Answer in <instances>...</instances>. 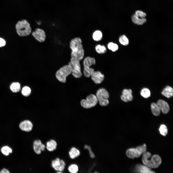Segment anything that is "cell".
Here are the masks:
<instances>
[{
  "instance_id": "obj_1",
  "label": "cell",
  "mask_w": 173,
  "mask_h": 173,
  "mask_svg": "<svg viewBox=\"0 0 173 173\" xmlns=\"http://www.w3.org/2000/svg\"><path fill=\"white\" fill-rule=\"evenodd\" d=\"M69 46L71 50V58L80 61L83 59L84 52L80 38L77 37L71 39Z\"/></svg>"
},
{
  "instance_id": "obj_2",
  "label": "cell",
  "mask_w": 173,
  "mask_h": 173,
  "mask_svg": "<svg viewBox=\"0 0 173 173\" xmlns=\"http://www.w3.org/2000/svg\"><path fill=\"white\" fill-rule=\"evenodd\" d=\"M151 154L149 152H146L143 154L142 160L144 164L150 168H155L158 167L161 164V159L158 155H153L152 157L151 160L148 158L150 157Z\"/></svg>"
},
{
  "instance_id": "obj_3",
  "label": "cell",
  "mask_w": 173,
  "mask_h": 173,
  "mask_svg": "<svg viewBox=\"0 0 173 173\" xmlns=\"http://www.w3.org/2000/svg\"><path fill=\"white\" fill-rule=\"evenodd\" d=\"M15 28L17 34L20 36H27L32 32L30 24L25 19L18 22L16 25Z\"/></svg>"
},
{
  "instance_id": "obj_4",
  "label": "cell",
  "mask_w": 173,
  "mask_h": 173,
  "mask_svg": "<svg viewBox=\"0 0 173 173\" xmlns=\"http://www.w3.org/2000/svg\"><path fill=\"white\" fill-rule=\"evenodd\" d=\"M71 73V68L68 64L63 66L58 70L56 72L55 76L59 81L64 83L66 81L67 77Z\"/></svg>"
},
{
  "instance_id": "obj_5",
  "label": "cell",
  "mask_w": 173,
  "mask_h": 173,
  "mask_svg": "<svg viewBox=\"0 0 173 173\" xmlns=\"http://www.w3.org/2000/svg\"><path fill=\"white\" fill-rule=\"evenodd\" d=\"M96 96L99 105L101 106H107L109 103L108 99L109 94L107 90L104 88L99 89L96 93Z\"/></svg>"
},
{
  "instance_id": "obj_6",
  "label": "cell",
  "mask_w": 173,
  "mask_h": 173,
  "mask_svg": "<svg viewBox=\"0 0 173 173\" xmlns=\"http://www.w3.org/2000/svg\"><path fill=\"white\" fill-rule=\"evenodd\" d=\"M72 70L71 74L76 78H79L82 76L80 61L71 58L68 63Z\"/></svg>"
},
{
  "instance_id": "obj_7",
  "label": "cell",
  "mask_w": 173,
  "mask_h": 173,
  "mask_svg": "<svg viewBox=\"0 0 173 173\" xmlns=\"http://www.w3.org/2000/svg\"><path fill=\"white\" fill-rule=\"evenodd\" d=\"M98 101L96 95L91 94L88 96L86 99H82L80 102L81 106L83 108L89 109L95 106L97 104Z\"/></svg>"
},
{
  "instance_id": "obj_8",
  "label": "cell",
  "mask_w": 173,
  "mask_h": 173,
  "mask_svg": "<svg viewBox=\"0 0 173 173\" xmlns=\"http://www.w3.org/2000/svg\"><path fill=\"white\" fill-rule=\"evenodd\" d=\"M51 165L55 171L59 172L57 173H62L65 169L66 163L63 160L57 158L52 161Z\"/></svg>"
},
{
  "instance_id": "obj_9",
  "label": "cell",
  "mask_w": 173,
  "mask_h": 173,
  "mask_svg": "<svg viewBox=\"0 0 173 173\" xmlns=\"http://www.w3.org/2000/svg\"><path fill=\"white\" fill-rule=\"evenodd\" d=\"M31 33L33 37L38 42L43 43L45 41L46 35L45 32L43 30L37 28Z\"/></svg>"
},
{
  "instance_id": "obj_10",
  "label": "cell",
  "mask_w": 173,
  "mask_h": 173,
  "mask_svg": "<svg viewBox=\"0 0 173 173\" xmlns=\"http://www.w3.org/2000/svg\"><path fill=\"white\" fill-rule=\"evenodd\" d=\"M45 145L42 143L40 140H36L33 143V148L35 152L37 154H39L42 151H44L45 148Z\"/></svg>"
},
{
  "instance_id": "obj_11",
  "label": "cell",
  "mask_w": 173,
  "mask_h": 173,
  "mask_svg": "<svg viewBox=\"0 0 173 173\" xmlns=\"http://www.w3.org/2000/svg\"><path fill=\"white\" fill-rule=\"evenodd\" d=\"M132 93V91L131 89H124L122 92L121 99L123 101L125 102L131 101L133 98Z\"/></svg>"
},
{
  "instance_id": "obj_12",
  "label": "cell",
  "mask_w": 173,
  "mask_h": 173,
  "mask_svg": "<svg viewBox=\"0 0 173 173\" xmlns=\"http://www.w3.org/2000/svg\"><path fill=\"white\" fill-rule=\"evenodd\" d=\"M19 127L22 130L29 132L32 130L33 124L29 120H25L21 122L19 124Z\"/></svg>"
},
{
  "instance_id": "obj_13",
  "label": "cell",
  "mask_w": 173,
  "mask_h": 173,
  "mask_svg": "<svg viewBox=\"0 0 173 173\" xmlns=\"http://www.w3.org/2000/svg\"><path fill=\"white\" fill-rule=\"evenodd\" d=\"M91 79L96 84H99L103 81L104 75L99 71H95L91 76Z\"/></svg>"
},
{
  "instance_id": "obj_14",
  "label": "cell",
  "mask_w": 173,
  "mask_h": 173,
  "mask_svg": "<svg viewBox=\"0 0 173 173\" xmlns=\"http://www.w3.org/2000/svg\"><path fill=\"white\" fill-rule=\"evenodd\" d=\"M156 104L163 113L167 114L169 111L170 110L169 106L168 103L165 101L159 99Z\"/></svg>"
},
{
  "instance_id": "obj_15",
  "label": "cell",
  "mask_w": 173,
  "mask_h": 173,
  "mask_svg": "<svg viewBox=\"0 0 173 173\" xmlns=\"http://www.w3.org/2000/svg\"><path fill=\"white\" fill-rule=\"evenodd\" d=\"M142 154L136 148H131L128 149L126 152V154L129 158L134 159L138 158Z\"/></svg>"
},
{
  "instance_id": "obj_16",
  "label": "cell",
  "mask_w": 173,
  "mask_h": 173,
  "mask_svg": "<svg viewBox=\"0 0 173 173\" xmlns=\"http://www.w3.org/2000/svg\"><path fill=\"white\" fill-rule=\"evenodd\" d=\"M136 171L140 173H154L150 167L146 166L141 165H137L135 168Z\"/></svg>"
},
{
  "instance_id": "obj_17",
  "label": "cell",
  "mask_w": 173,
  "mask_h": 173,
  "mask_svg": "<svg viewBox=\"0 0 173 173\" xmlns=\"http://www.w3.org/2000/svg\"><path fill=\"white\" fill-rule=\"evenodd\" d=\"M57 146V143L56 141L51 139L46 142V147L49 151L52 152L56 149Z\"/></svg>"
},
{
  "instance_id": "obj_18",
  "label": "cell",
  "mask_w": 173,
  "mask_h": 173,
  "mask_svg": "<svg viewBox=\"0 0 173 173\" xmlns=\"http://www.w3.org/2000/svg\"><path fill=\"white\" fill-rule=\"evenodd\" d=\"M161 94L165 97L170 98L173 96V89L170 86H167L163 89L161 92Z\"/></svg>"
},
{
  "instance_id": "obj_19",
  "label": "cell",
  "mask_w": 173,
  "mask_h": 173,
  "mask_svg": "<svg viewBox=\"0 0 173 173\" xmlns=\"http://www.w3.org/2000/svg\"><path fill=\"white\" fill-rule=\"evenodd\" d=\"M96 64V61L93 57L89 56L86 57L83 61L84 67H90Z\"/></svg>"
},
{
  "instance_id": "obj_20",
  "label": "cell",
  "mask_w": 173,
  "mask_h": 173,
  "mask_svg": "<svg viewBox=\"0 0 173 173\" xmlns=\"http://www.w3.org/2000/svg\"><path fill=\"white\" fill-rule=\"evenodd\" d=\"M132 22L135 24L138 25H141L145 23L146 21L145 18H141L136 16L135 14L132 17Z\"/></svg>"
},
{
  "instance_id": "obj_21",
  "label": "cell",
  "mask_w": 173,
  "mask_h": 173,
  "mask_svg": "<svg viewBox=\"0 0 173 173\" xmlns=\"http://www.w3.org/2000/svg\"><path fill=\"white\" fill-rule=\"evenodd\" d=\"M151 108L152 112L155 116H159L161 110L156 103H152L151 105Z\"/></svg>"
},
{
  "instance_id": "obj_22",
  "label": "cell",
  "mask_w": 173,
  "mask_h": 173,
  "mask_svg": "<svg viewBox=\"0 0 173 173\" xmlns=\"http://www.w3.org/2000/svg\"><path fill=\"white\" fill-rule=\"evenodd\" d=\"M80 154L79 151L74 147L71 148L69 152V157L72 159H74L80 155Z\"/></svg>"
},
{
  "instance_id": "obj_23",
  "label": "cell",
  "mask_w": 173,
  "mask_h": 173,
  "mask_svg": "<svg viewBox=\"0 0 173 173\" xmlns=\"http://www.w3.org/2000/svg\"><path fill=\"white\" fill-rule=\"evenodd\" d=\"M94 72V69L90 67H84L83 74L86 77H89L91 76Z\"/></svg>"
},
{
  "instance_id": "obj_24",
  "label": "cell",
  "mask_w": 173,
  "mask_h": 173,
  "mask_svg": "<svg viewBox=\"0 0 173 173\" xmlns=\"http://www.w3.org/2000/svg\"><path fill=\"white\" fill-rule=\"evenodd\" d=\"M20 85L18 82H14L11 84L10 86L11 91L14 93L19 92L20 89Z\"/></svg>"
},
{
  "instance_id": "obj_25",
  "label": "cell",
  "mask_w": 173,
  "mask_h": 173,
  "mask_svg": "<svg viewBox=\"0 0 173 173\" xmlns=\"http://www.w3.org/2000/svg\"><path fill=\"white\" fill-rule=\"evenodd\" d=\"M102 34L100 31L97 30L95 31L93 35V39L96 41H99L101 40L102 37Z\"/></svg>"
},
{
  "instance_id": "obj_26",
  "label": "cell",
  "mask_w": 173,
  "mask_h": 173,
  "mask_svg": "<svg viewBox=\"0 0 173 173\" xmlns=\"http://www.w3.org/2000/svg\"><path fill=\"white\" fill-rule=\"evenodd\" d=\"M2 153L4 155L7 156L12 152V150L9 146H5L2 147L1 148Z\"/></svg>"
},
{
  "instance_id": "obj_27",
  "label": "cell",
  "mask_w": 173,
  "mask_h": 173,
  "mask_svg": "<svg viewBox=\"0 0 173 173\" xmlns=\"http://www.w3.org/2000/svg\"><path fill=\"white\" fill-rule=\"evenodd\" d=\"M140 94L143 98H147L150 96L151 93L150 90L148 88H144L141 90Z\"/></svg>"
},
{
  "instance_id": "obj_28",
  "label": "cell",
  "mask_w": 173,
  "mask_h": 173,
  "mask_svg": "<svg viewBox=\"0 0 173 173\" xmlns=\"http://www.w3.org/2000/svg\"><path fill=\"white\" fill-rule=\"evenodd\" d=\"M95 49L96 52L99 54H104L106 51V49L104 46L100 44H98L95 46Z\"/></svg>"
},
{
  "instance_id": "obj_29",
  "label": "cell",
  "mask_w": 173,
  "mask_h": 173,
  "mask_svg": "<svg viewBox=\"0 0 173 173\" xmlns=\"http://www.w3.org/2000/svg\"><path fill=\"white\" fill-rule=\"evenodd\" d=\"M31 88L28 86H25L22 89L21 93L25 96H29L31 94Z\"/></svg>"
},
{
  "instance_id": "obj_30",
  "label": "cell",
  "mask_w": 173,
  "mask_h": 173,
  "mask_svg": "<svg viewBox=\"0 0 173 173\" xmlns=\"http://www.w3.org/2000/svg\"><path fill=\"white\" fill-rule=\"evenodd\" d=\"M119 41L121 44L124 46L127 45L129 43L128 39L124 35H123L119 37Z\"/></svg>"
},
{
  "instance_id": "obj_31",
  "label": "cell",
  "mask_w": 173,
  "mask_h": 173,
  "mask_svg": "<svg viewBox=\"0 0 173 173\" xmlns=\"http://www.w3.org/2000/svg\"><path fill=\"white\" fill-rule=\"evenodd\" d=\"M159 130L160 133L163 136H166L168 130L167 127L164 124L161 125L160 127Z\"/></svg>"
},
{
  "instance_id": "obj_32",
  "label": "cell",
  "mask_w": 173,
  "mask_h": 173,
  "mask_svg": "<svg viewBox=\"0 0 173 173\" xmlns=\"http://www.w3.org/2000/svg\"><path fill=\"white\" fill-rule=\"evenodd\" d=\"M108 48L113 52H115L118 49V46L117 44L112 42L109 43L107 45Z\"/></svg>"
},
{
  "instance_id": "obj_33",
  "label": "cell",
  "mask_w": 173,
  "mask_h": 173,
  "mask_svg": "<svg viewBox=\"0 0 173 173\" xmlns=\"http://www.w3.org/2000/svg\"><path fill=\"white\" fill-rule=\"evenodd\" d=\"M68 171L71 173H77L78 170V166L74 164H72L70 165L68 167Z\"/></svg>"
},
{
  "instance_id": "obj_34",
  "label": "cell",
  "mask_w": 173,
  "mask_h": 173,
  "mask_svg": "<svg viewBox=\"0 0 173 173\" xmlns=\"http://www.w3.org/2000/svg\"><path fill=\"white\" fill-rule=\"evenodd\" d=\"M135 14L137 17L141 18H144L146 15L145 13L140 10L136 11Z\"/></svg>"
},
{
  "instance_id": "obj_35",
  "label": "cell",
  "mask_w": 173,
  "mask_h": 173,
  "mask_svg": "<svg viewBox=\"0 0 173 173\" xmlns=\"http://www.w3.org/2000/svg\"><path fill=\"white\" fill-rule=\"evenodd\" d=\"M142 154L146 152V145L145 144L137 147L136 148Z\"/></svg>"
},
{
  "instance_id": "obj_36",
  "label": "cell",
  "mask_w": 173,
  "mask_h": 173,
  "mask_svg": "<svg viewBox=\"0 0 173 173\" xmlns=\"http://www.w3.org/2000/svg\"><path fill=\"white\" fill-rule=\"evenodd\" d=\"M84 148L85 149H87L89 150V154L91 158H93L95 157V155L92 151L90 146L85 145L84 146Z\"/></svg>"
},
{
  "instance_id": "obj_37",
  "label": "cell",
  "mask_w": 173,
  "mask_h": 173,
  "mask_svg": "<svg viewBox=\"0 0 173 173\" xmlns=\"http://www.w3.org/2000/svg\"><path fill=\"white\" fill-rule=\"evenodd\" d=\"M6 44L5 40L3 38L0 37V47L5 46Z\"/></svg>"
},
{
  "instance_id": "obj_38",
  "label": "cell",
  "mask_w": 173,
  "mask_h": 173,
  "mask_svg": "<svg viewBox=\"0 0 173 173\" xmlns=\"http://www.w3.org/2000/svg\"><path fill=\"white\" fill-rule=\"evenodd\" d=\"M10 173V172L8 170L5 168L2 169L0 171V173Z\"/></svg>"
}]
</instances>
